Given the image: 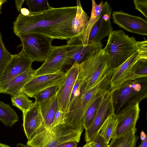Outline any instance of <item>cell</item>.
<instances>
[{"label": "cell", "instance_id": "cell-15", "mask_svg": "<svg viewBox=\"0 0 147 147\" xmlns=\"http://www.w3.org/2000/svg\"><path fill=\"white\" fill-rule=\"evenodd\" d=\"M79 71V64L75 62L66 71L65 79L57 90L58 109L64 111L66 113L70 95Z\"/></svg>", "mask_w": 147, "mask_h": 147}, {"label": "cell", "instance_id": "cell-40", "mask_svg": "<svg viewBox=\"0 0 147 147\" xmlns=\"http://www.w3.org/2000/svg\"><path fill=\"white\" fill-rule=\"evenodd\" d=\"M141 147H147V137L144 141H142L141 143L140 144Z\"/></svg>", "mask_w": 147, "mask_h": 147}, {"label": "cell", "instance_id": "cell-42", "mask_svg": "<svg viewBox=\"0 0 147 147\" xmlns=\"http://www.w3.org/2000/svg\"><path fill=\"white\" fill-rule=\"evenodd\" d=\"M0 147H10L9 146L0 143Z\"/></svg>", "mask_w": 147, "mask_h": 147}, {"label": "cell", "instance_id": "cell-13", "mask_svg": "<svg viewBox=\"0 0 147 147\" xmlns=\"http://www.w3.org/2000/svg\"><path fill=\"white\" fill-rule=\"evenodd\" d=\"M112 8L107 1L103 3L99 17L94 24L89 34L87 44L101 42L113 30L111 22Z\"/></svg>", "mask_w": 147, "mask_h": 147}, {"label": "cell", "instance_id": "cell-1", "mask_svg": "<svg viewBox=\"0 0 147 147\" xmlns=\"http://www.w3.org/2000/svg\"><path fill=\"white\" fill-rule=\"evenodd\" d=\"M76 6L54 8L30 13H20L13 22L14 33L18 36L27 33H36L54 39H70L75 35L71 30L72 21L76 16Z\"/></svg>", "mask_w": 147, "mask_h": 147}, {"label": "cell", "instance_id": "cell-24", "mask_svg": "<svg viewBox=\"0 0 147 147\" xmlns=\"http://www.w3.org/2000/svg\"><path fill=\"white\" fill-rule=\"evenodd\" d=\"M19 120L15 111L8 104L0 101V121L8 127H11Z\"/></svg>", "mask_w": 147, "mask_h": 147}, {"label": "cell", "instance_id": "cell-35", "mask_svg": "<svg viewBox=\"0 0 147 147\" xmlns=\"http://www.w3.org/2000/svg\"><path fill=\"white\" fill-rule=\"evenodd\" d=\"M78 143L75 142H69L63 143L56 147H76Z\"/></svg>", "mask_w": 147, "mask_h": 147}, {"label": "cell", "instance_id": "cell-12", "mask_svg": "<svg viewBox=\"0 0 147 147\" xmlns=\"http://www.w3.org/2000/svg\"><path fill=\"white\" fill-rule=\"evenodd\" d=\"M67 51L66 45L52 46L44 62L35 70L34 76L53 74L63 70L65 66Z\"/></svg>", "mask_w": 147, "mask_h": 147}, {"label": "cell", "instance_id": "cell-4", "mask_svg": "<svg viewBox=\"0 0 147 147\" xmlns=\"http://www.w3.org/2000/svg\"><path fill=\"white\" fill-rule=\"evenodd\" d=\"M83 130L69 127L64 124L52 128L41 126L28 140L26 144L31 147H56L67 142L78 143Z\"/></svg>", "mask_w": 147, "mask_h": 147}, {"label": "cell", "instance_id": "cell-21", "mask_svg": "<svg viewBox=\"0 0 147 147\" xmlns=\"http://www.w3.org/2000/svg\"><path fill=\"white\" fill-rule=\"evenodd\" d=\"M40 105L43 119V123L41 126L49 128L53 121L58 108L57 93L52 98L40 103Z\"/></svg>", "mask_w": 147, "mask_h": 147}, {"label": "cell", "instance_id": "cell-8", "mask_svg": "<svg viewBox=\"0 0 147 147\" xmlns=\"http://www.w3.org/2000/svg\"><path fill=\"white\" fill-rule=\"evenodd\" d=\"M114 90L109 89L105 92L92 123L85 129V140L86 143L93 140L100 132L107 118L115 114L112 97Z\"/></svg>", "mask_w": 147, "mask_h": 147}, {"label": "cell", "instance_id": "cell-33", "mask_svg": "<svg viewBox=\"0 0 147 147\" xmlns=\"http://www.w3.org/2000/svg\"><path fill=\"white\" fill-rule=\"evenodd\" d=\"M136 9L139 11L147 19V0H134L133 1Z\"/></svg>", "mask_w": 147, "mask_h": 147}, {"label": "cell", "instance_id": "cell-36", "mask_svg": "<svg viewBox=\"0 0 147 147\" xmlns=\"http://www.w3.org/2000/svg\"><path fill=\"white\" fill-rule=\"evenodd\" d=\"M15 6L18 12L20 11L22 5L23 4L24 0H15Z\"/></svg>", "mask_w": 147, "mask_h": 147}, {"label": "cell", "instance_id": "cell-32", "mask_svg": "<svg viewBox=\"0 0 147 147\" xmlns=\"http://www.w3.org/2000/svg\"><path fill=\"white\" fill-rule=\"evenodd\" d=\"M66 115V113L65 111L58 109L52 123L48 128H53L58 125L65 124Z\"/></svg>", "mask_w": 147, "mask_h": 147}, {"label": "cell", "instance_id": "cell-17", "mask_svg": "<svg viewBox=\"0 0 147 147\" xmlns=\"http://www.w3.org/2000/svg\"><path fill=\"white\" fill-rule=\"evenodd\" d=\"M23 119L24 130L27 139L29 140L43 123L40 103L36 101L33 102L29 109L23 113Z\"/></svg>", "mask_w": 147, "mask_h": 147}, {"label": "cell", "instance_id": "cell-2", "mask_svg": "<svg viewBox=\"0 0 147 147\" xmlns=\"http://www.w3.org/2000/svg\"><path fill=\"white\" fill-rule=\"evenodd\" d=\"M103 50L106 53L110 69L121 65L142 47L147 41L136 40L134 36L125 34L122 30L112 31Z\"/></svg>", "mask_w": 147, "mask_h": 147}, {"label": "cell", "instance_id": "cell-18", "mask_svg": "<svg viewBox=\"0 0 147 147\" xmlns=\"http://www.w3.org/2000/svg\"><path fill=\"white\" fill-rule=\"evenodd\" d=\"M139 104L129 108L121 113L115 115L118 123L115 138L125 135L131 131L136 132V125L140 111Z\"/></svg>", "mask_w": 147, "mask_h": 147}, {"label": "cell", "instance_id": "cell-31", "mask_svg": "<svg viewBox=\"0 0 147 147\" xmlns=\"http://www.w3.org/2000/svg\"><path fill=\"white\" fill-rule=\"evenodd\" d=\"M60 87L54 86L46 88L37 94L34 97L37 102L40 103L54 96L57 93Z\"/></svg>", "mask_w": 147, "mask_h": 147}, {"label": "cell", "instance_id": "cell-27", "mask_svg": "<svg viewBox=\"0 0 147 147\" xmlns=\"http://www.w3.org/2000/svg\"><path fill=\"white\" fill-rule=\"evenodd\" d=\"M11 100L12 105L18 108L22 113L28 110L33 103L28 96L21 91L11 96Z\"/></svg>", "mask_w": 147, "mask_h": 147}, {"label": "cell", "instance_id": "cell-30", "mask_svg": "<svg viewBox=\"0 0 147 147\" xmlns=\"http://www.w3.org/2000/svg\"><path fill=\"white\" fill-rule=\"evenodd\" d=\"M12 56L5 47L0 30V75Z\"/></svg>", "mask_w": 147, "mask_h": 147}, {"label": "cell", "instance_id": "cell-19", "mask_svg": "<svg viewBox=\"0 0 147 147\" xmlns=\"http://www.w3.org/2000/svg\"><path fill=\"white\" fill-rule=\"evenodd\" d=\"M92 1L91 15L86 26L79 33L67 40V45H87L89 34L94 24L99 17L103 4L102 1L99 4H96L94 0H92Z\"/></svg>", "mask_w": 147, "mask_h": 147}, {"label": "cell", "instance_id": "cell-44", "mask_svg": "<svg viewBox=\"0 0 147 147\" xmlns=\"http://www.w3.org/2000/svg\"><path fill=\"white\" fill-rule=\"evenodd\" d=\"M138 147H141L140 144L139 146Z\"/></svg>", "mask_w": 147, "mask_h": 147}, {"label": "cell", "instance_id": "cell-11", "mask_svg": "<svg viewBox=\"0 0 147 147\" xmlns=\"http://www.w3.org/2000/svg\"><path fill=\"white\" fill-rule=\"evenodd\" d=\"M34 61L21 52L13 55L0 75V93H2L7 84L14 78L32 68Z\"/></svg>", "mask_w": 147, "mask_h": 147}, {"label": "cell", "instance_id": "cell-37", "mask_svg": "<svg viewBox=\"0 0 147 147\" xmlns=\"http://www.w3.org/2000/svg\"><path fill=\"white\" fill-rule=\"evenodd\" d=\"M21 13L24 16H27L29 15L30 12L29 10L27 9L23 8L21 9L20 11Z\"/></svg>", "mask_w": 147, "mask_h": 147}, {"label": "cell", "instance_id": "cell-20", "mask_svg": "<svg viewBox=\"0 0 147 147\" xmlns=\"http://www.w3.org/2000/svg\"><path fill=\"white\" fill-rule=\"evenodd\" d=\"M34 71L31 68L14 78L6 85L2 93L12 96L20 92L25 84L34 76Z\"/></svg>", "mask_w": 147, "mask_h": 147}, {"label": "cell", "instance_id": "cell-38", "mask_svg": "<svg viewBox=\"0 0 147 147\" xmlns=\"http://www.w3.org/2000/svg\"><path fill=\"white\" fill-rule=\"evenodd\" d=\"M96 143L92 141L91 142L86 143L83 147H94L96 144Z\"/></svg>", "mask_w": 147, "mask_h": 147}, {"label": "cell", "instance_id": "cell-23", "mask_svg": "<svg viewBox=\"0 0 147 147\" xmlns=\"http://www.w3.org/2000/svg\"><path fill=\"white\" fill-rule=\"evenodd\" d=\"M77 11L75 16L72 21L71 30L76 35L86 26L89 18L83 9L80 0L77 1Z\"/></svg>", "mask_w": 147, "mask_h": 147}, {"label": "cell", "instance_id": "cell-25", "mask_svg": "<svg viewBox=\"0 0 147 147\" xmlns=\"http://www.w3.org/2000/svg\"><path fill=\"white\" fill-rule=\"evenodd\" d=\"M131 131L119 137L112 138L108 147H135L138 137Z\"/></svg>", "mask_w": 147, "mask_h": 147}, {"label": "cell", "instance_id": "cell-3", "mask_svg": "<svg viewBox=\"0 0 147 147\" xmlns=\"http://www.w3.org/2000/svg\"><path fill=\"white\" fill-rule=\"evenodd\" d=\"M147 97V77L129 80L112 94L114 114L121 113Z\"/></svg>", "mask_w": 147, "mask_h": 147}, {"label": "cell", "instance_id": "cell-14", "mask_svg": "<svg viewBox=\"0 0 147 147\" xmlns=\"http://www.w3.org/2000/svg\"><path fill=\"white\" fill-rule=\"evenodd\" d=\"M112 16L113 23L120 28L133 33L147 35V21L143 18L121 10L113 11Z\"/></svg>", "mask_w": 147, "mask_h": 147}, {"label": "cell", "instance_id": "cell-43", "mask_svg": "<svg viewBox=\"0 0 147 147\" xmlns=\"http://www.w3.org/2000/svg\"><path fill=\"white\" fill-rule=\"evenodd\" d=\"M6 0H0V7L2 5V4L6 1Z\"/></svg>", "mask_w": 147, "mask_h": 147}, {"label": "cell", "instance_id": "cell-29", "mask_svg": "<svg viewBox=\"0 0 147 147\" xmlns=\"http://www.w3.org/2000/svg\"><path fill=\"white\" fill-rule=\"evenodd\" d=\"M30 13H36L48 9L50 6L47 0H26Z\"/></svg>", "mask_w": 147, "mask_h": 147}, {"label": "cell", "instance_id": "cell-34", "mask_svg": "<svg viewBox=\"0 0 147 147\" xmlns=\"http://www.w3.org/2000/svg\"><path fill=\"white\" fill-rule=\"evenodd\" d=\"M92 141L96 143L94 147H108V144L105 143L102 138L99 134L96 136Z\"/></svg>", "mask_w": 147, "mask_h": 147}, {"label": "cell", "instance_id": "cell-9", "mask_svg": "<svg viewBox=\"0 0 147 147\" xmlns=\"http://www.w3.org/2000/svg\"><path fill=\"white\" fill-rule=\"evenodd\" d=\"M147 58V45L141 47L120 65L112 69L109 82L110 89L117 88L130 80L133 66L138 60Z\"/></svg>", "mask_w": 147, "mask_h": 147}, {"label": "cell", "instance_id": "cell-6", "mask_svg": "<svg viewBox=\"0 0 147 147\" xmlns=\"http://www.w3.org/2000/svg\"><path fill=\"white\" fill-rule=\"evenodd\" d=\"M109 69L107 55L102 49L79 64L78 76L85 84L84 92L99 82Z\"/></svg>", "mask_w": 147, "mask_h": 147}, {"label": "cell", "instance_id": "cell-5", "mask_svg": "<svg viewBox=\"0 0 147 147\" xmlns=\"http://www.w3.org/2000/svg\"><path fill=\"white\" fill-rule=\"evenodd\" d=\"M107 90L105 83L101 80L81 94L66 114L65 124L69 127L83 130L84 119L87 109Z\"/></svg>", "mask_w": 147, "mask_h": 147}, {"label": "cell", "instance_id": "cell-39", "mask_svg": "<svg viewBox=\"0 0 147 147\" xmlns=\"http://www.w3.org/2000/svg\"><path fill=\"white\" fill-rule=\"evenodd\" d=\"M147 137V135L145 134L143 131H142L140 134V138L142 141L144 140Z\"/></svg>", "mask_w": 147, "mask_h": 147}, {"label": "cell", "instance_id": "cell-41", "mask_svg": "<svg viewBox=\"0 0 147 147\" xmlns=\"http://www.w3.org/2000/svg\"><path fill=\"white\" fill-rule=\"evenodd\" d=\"M16 147H31L29 146L25 145L20 143H18L16 144Z\"/></svg>", "mask_w": 147, "mask_h": 147}, {"label": "cell", "instance_id": "cell-7", "mask_svg": "<svg viewBox=\"0 0 147 147\" xmlns=\"http://www.w3.org/2000/svg\"><path fill=\"white\" fill-rule=\"evenodd\" d=\"M22 43L21 52L33 61H44L50 51L53 39L42 35L30 33L20 34Z\"/></svg>", "mask_w": 147, "mask_h": 147}, {"label": "cell", "instance_id": "cell-26", "mask_svg": "<svg viewBox=\"0 0 147 147\" xmlns=\"http://www.w3.org/2000/svg\"><path fill=\"white\" fill-rule=\"evenodd\" d=\"M105 92L97 98L89 107L86 111L84 117V129H87L92 123Z\"/></svg>", "mask_w": 147, "mask_h": 147}, {"label": "cell", "instance_id": "cell-22", "mask_svg": "<svg viewBox=\"0 0 147 147\" xmlns=\"http://www.w3.org/2000/svg\"><path fill=\"white\" fill-rule=\"evenodd\" d=\"M118 123L116 115L113 114L109 116L103 123L99 134L105 143L109 144L110 140L115 137Z\"/></svg>", "mask_w": 147, "mask_h": 147}, {"label": "cell", "instance_id": "cell-16", "mask_svg": "<svg viewBox=\"0 0 147 147\" xmlns=\"http://www.w3.org/2000/svg\"><path fill=\"white\" fill-rule=\"evenodd\" d=\"M66 45L67 51L65 66H71L75 62L80 64L93 54L102 49L101 42H93L86 45Z\"/></svg>", "mask_w": 147, "mask_h": 147}, {"label": "cell", "instance_id": "cell-10", "mask_svg": "<svg viewBox=\"0 0 147 147\" xmlns=\"http://www.w3.org/2000/svg\"><path fill=\"white\" fill-rule=\"evenodd\" d=\"M66 74L62 70L53 74L34 76L25 84L21 91L28 97H34L39 92L49 87L54 86L60 87Z\"/></svg>", "mask_w": 147, "mask_h": 147}, {"label": "cell", "instance_id": "cell-28", "mask_svg": "<svg viewBox=\"0 0 147 147\" xmlns=\"http://www.w3.org/2000/svg\"><path fill=\"white\" fill-rule=\"evenodd\" d=\"M147 77V58L138 61L134 64L130 80Z\"/></svg>", "mask_w": 147, "mask_h": 147}]
</instances>
